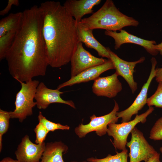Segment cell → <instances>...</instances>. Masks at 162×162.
<instances>
[{
	"label": "cell",
	"mask_w": 162,
	"mask_h": 162,
	"mask_svg": "<svg viewBox=\"0 0 162 162\" xmlns=\"http://www.w3.org/2000/svg\"><path fill=\"white\" fill-rule=\"evenodd\" d=\"M17 31L8 32L0 37V61L5 58L6 54L13 44Z\"/></svg>",
	"instance_id": "20"
},
{
	"label": "cell",
	"mask_w": 162,
	"mask_h": 162,
	"mask_svg": "<svg viewBox=\"0 0 162 162\" xmlns=\"http://www.w3.org/2000/svg\"><path fill=\"white\" fill-rule=\"evenodd\" d=\"M149 138L154 140H162V116L152 128Z\"/></svg>",
	"instance_id": "25"
},
{
	"label": "cell",
	"mask_w": 162,
	"mask_h": 162,
	"mask_svg": "<svg viewBox=\"0 0 162 162\" xmlns=\"http://www.w3.org/2000/svg\"><path fill=\"white\" fill-rule=\"evenodd\" d=\"M154 48L162 56V42L154 46Z\"/></svg>",
	"instance_id": "30"
},
{
	"label": "cell",
	"mask_w": 162,
	"mask_h": 162,
	"mask_svg": "<svg viewBox=\"0 0 162 162\" xmlns=\"http://www.w3.org/2000/svg\"><path fill=\"white\" fill-rule=\"evenodd\" d=\"M36 134L35 142L42 144L44 142L47 134L49 132L47 129L41 122H39L34 129Z\"/></svg>",
	"instance_id": "26"
},
{
	"label": "cell",
	"mask_w": 162,
	"mask_h": 162,
	"mask_svg": "<svg viewBox=\"0 0 162 162\" xmlns=\"http://www.w3.org/2000/svg\"><path fill=\"white\" fill-rule=\"evenodd\" d=\"M0 162H19L17 160H14L10 157L4 158Z\"/></svg>",
	"instance_id": "31"
},
{
	"label": "cell",
	"mask_w": 162,
	"mask_h": 162,
	"mask_svg": "<svg viewBox=\"0 0 162 162\" xmlns=\"http://www.w3.org/2000/svg\"><path fill=\"white\" fill-rule=\"evenodd\" d=\"M128 150H122L120 152H117L114 155L109 154L105 158L98 159L94 158H88L87 160L89 162H128Z\"/></svg>",
	"instance_id": "21"
},
{
	"label": "cell",
	"mask_w": 162,
	"mask_h": 162,
	"mask_svg": "<svg viewBox=\"0 0 162 162\" xmlns=\"http://www.w3.org/2000/svg\"><path fill=\"white\" fill-rule=\"evenodd\" d=\"M39 7L49 65L61 67L70 62L79 42L77 24L59 2L46 1Z\"/></svg>",
	"instance_id": "2"
},
{
	"label": "cell",
	"mask_w": 162,
	"mask_h": 162,
	"mask_svg": "<svg viewBox=\"0 0 162 162\" xmlns=\"http://www.w3.org/2000/svg\"><path fill=\"white\" fill-rule=\"evenodd\" d=\"M139 24L137 20L119 11L112 0H107L98 10L82 18L77 24L84 30L102 29L117 32L124 27H136Z\"/></svg>",
	"instance_id": "3"
},
{
	"label": "cell",
	"mask_w": 162,
	"mask_h": 162,
	"mask_svg": "<svg viewBox=\"0 0 162 162\" xmlns=\"http://www.w3.org/2000/svg\"><path fill=\"white\" fill-rule=\"evenodd\" d=\"M63 92L57 89L49 88L43 82H40L34 97L37 108L40 109H45L51 104L59 103L67 104L75 109L74 104L72 101L64 100L61 97V94Z\"/></svg>",
	"instance_id": "13"
},
{
	"label": "cell",
	"mask_w": 162,
	"mask_h": 162,
	"mask_svg": "<svg viewBox=\"0 0 162 162\" xmlns=\"http://www.w3.org/2000/svg\"><path fill=\"white\" fill-rule=\"evenodd\" d=\"M22 12V25L5 58L11 76L19 82H26L45 76L49 65L39 7L34 5Z\"/></svg>",
	"instance_id": "1"
},
{
	"label": "cell",
	"mask_w": 162,
	"mask_h": 162,
	"mask_svg": "<svg viewBox=\"0 0 162 162\" xmlns=\"http://www.w3.org/2000/svg\"><path fill=\"white\" fill-rule=\"evenodd\" d=\"M39 122L41 123L49 132L54 131L57 130H68L70 127L67 125H63L50 121L44 116L41 111H39L38 116Z\"/></svg>",
	"instance_id": "23"
},
{
	"label": "cell",
	"mask_w": 162,
	"mask_h": 162,
	"mask_svg": "<svg viewBox=\"0 0 162 162\" xmlns=\"http://www.w3.org/2000/svg\"><path fill=\"white\" fill-rule=\"evenodd\" d=\"M23 17V12L12 13L0 21V37L7 32L17 31L21 26Z\"/></svg>",
	"instance_id": "19"
},
{
	"label": "cell",
	"mask_w": 162,
	"mask_h": 162,
	"mask_svg": "<svg viewBox=\"0 0 162 162\" xmlns=\"http://www.w3.org/2000/svg\"><path fill=\"white\" fill-rule=\"evenodd\" d=\"M155 74L156 81L158 83L162 82V68H156Z\"/></svg>",
	"instance_id": "28"
},
{
	"label": "cell",
	"mask_w": 162,
	"mask_h": 162,
	"mask_svg": "<svg viewBox=\"0 0 162 162\" xmlns=\"http://www.w3.org/2000/svg\"><path fill=\"white\" fill-rule=\"evenodd\" d=\"M71 162H76V161H72ZM87 162L86 161H82V162Z\"/></svg>",
	"instance_id": "33"
},
{
	"label": "cell",
	"mask_w": 162,
	"mask_h": 162,
	"mask_svg": "<svg viewBox=\"0 0 162 162\" xmlns=\"http://www.w3.org/2000/svg\"><path fill=\"white\" fill-rule=\"evenodd\" d=\"M19 1L18 0H8L7 6L3 10L0 11V15L4 16L10 11L13 5L18 6Z\"/></svg>",
	"instance_id": "27"
},
{
	"label": "cell",
	"mask_w": 162,
	"mask_h": 162,
	"mask_svg": "<svg viewBox=\"0 0 162 162\" xmlns=\"http://www.w3.org/2000/svg\"><path fill=\"white\" fill-rule=\"evenodd\" d=\"M115 72L111 75L99 77L94 80L92 86L93 93L98 96L110 98L116 97L122 89V85Z\"/></svg>",
	"instance_id": "14"
},
{
	"label": "cell",
	"mask_w": 162,
	"mask_h": 162,
	"mask_svg": "<svg viewBox=\"0 0 162 162\" xmlns=\"http://www.w3.org/2000/svg\"><path fill=\"white\" fill-rule=\"evenodd\" d=\"M159 150L160 152L162 153V147L160 148Z\"/></svg>",
	"instance_id": "32"
},
{
	"label": "cell",
	"mask_w": 162,
	"mask_h": 162,
	"mask_svg": "<svg viewBox=\"0 0 162 162\" xmlns=\"http://www.w3.org/2000/svg\"><path fill=\"white\" fill-rule=\"evenodd\" d=\"M130 133V140L126 144L130 150V162H147L158 153L136 127L134 128Z\"/></svg>",
	"instance_id": "6"
},
{
	"label": "cell",
	"mask_w": 162,
	"mask_h": 162,
	"mask_svg": "<svg viewBox=\"0 0 162 162\" xmlns=\"http://www.w3.org/2000/svg\"><path fill=\"white\" fill-rule=\"evenodd\" d=\"M154 110L152 106H150L145 112L140 115L136 114L135 118L132 120L119 124L116 123L109 124L107 133L109 136L113 137V144L114 147L122 151L126 150L129 134L137 124L140 122L145 123L146 121L147 117Z\"/></svg>",
	"instance_id": "5"
},
{
	"label": "cell",
	"mask_w": 162,
	"mask_h": 162,
	"mask_svg": "<svg viewBox=\"0 0 162 162\" xmlns=\"http://www.w3.org/2000/svg\"><path fill=\"white\" fill-rule=\"evenodd\" d=\"M115 105L112 110L105 115L97 117L94 114L90 117V121L87 124L82 123L75 128V132L80 138L85 137L88 133L95 131L100 136L105 135L107 132L108 125L111 123H116L118 118L116 113L119 110L118 104L114 100Z\"/></svg>",
	"instance_id": "7"
},
{
	"label": "cell",
	"mask_w": 162,
	"mask_h": 162,
	"mask_svg": "<svg viewBox=\"0 0 162 162\" xmlns=\"http://www.w3.org/2000/svg\"><path fill=\"white\" fill-rule=\"evenodd\" d=\"M147 104L149 107L154 106L158 108H162V82L159 83L155 92L148 98Z\"/></svg>",
	"instance_id": "24"
},
{
	"label": "cell",
	"mask_w": 162,
	"mask_h": 162,
	"mask_svg": "<svg viewBox=\"0 0 162 162\" xmlns=\"http://www.w3.org/2000/svg\"><path fill=\"white\" fill-rule=\"evenodd\" d=\"M105 35L112 38L115 41L114 48L117 50L122 45L125 43H132L143 47L150 54L155 56L159 52L154 48V46L156 44V42L153 40H145L125 30L122 29L119 32L110 30H106Z\"/></svg>",
	"instance_id": "11"
},
{
	"label": "cell",
	"mask_w": 162,
	"mask_h": 162,
	"mask_svg": "<svg viewBox=\"0 0 162 162\" xmlns=\"http://www.w3.org/2000/svg\"><path fill=\"white\" fill-rule=\"evenodd\" d=\"M151 61L152 68L149 75L140 93L129 107L124 110L117 112L116 113L118 118H121L122 123L130 121L132 116L137 114L139 111L147 104L148 89L152 80L155 77L156 67L157 64V60L154 57H152Z\"/></svg>",
	"instance_id": "9"
},
{
	"label": "cell",
	"mask_w": 162,
	"mask_h": 162,
	"mask_svg": "<svg viewBox=\"0 0 162 162\" xmlns=\"http://www.w3.org/2000/svg\"><path fill=\"white\" fill-rule=\"evenodd\" d=\"M107 49L109 53L110 59L114 65L116 72L118 76H121L125 80L132 92L134 93L137 88V83L134 81L133 76L134 68L137 64L144 62L145 57H142L135 61H127L119 58L109 47H107Z\"/></svg>",
	"instance_id": "10"
},
{
	"label": "cell",
	"mask_w": 162,
	"mask_h": 162,
	"mask_svg": "<svg viewBox=\"0 0 162 162\" xmlns=\"http://www.w3.org/2000/svg\"><path fill=\"white\" fill-rule=\"evenodd\" d=\"M10 118V112L0 109V152L2 148V136L8 131Z\"/></svg>",
	"instance_id": "22"
},
{
	"label": "cell",
	"mask_w": 162,
	"mask_h": 162,
	"mask_svg": "<svg viewBox=\"0 0 162 162\" xmlns=\"http://www.w3.org/2000/svg\"><path fill=\"white\" fill-rule=\"evenodd\" d=\"M78 41L84 43L88 48L95 50L100 56L110 59L107 47L100 43L94 36L93 30H84L77 24Z\"/></svg>",
	"instance_id": "17"
},
{
	"label": "cell",
	"mask_w": 162,
	"mask_h": 162,
	"mask_svg": "<svg viewBox=\"0 0 162 162\" xmlns=\"http://www.w3.org/2000/svg\"><path fill=\"white\" fill-rule=\"evenodd\" d=\"M114 65L110 59L104 63L88 68L80 73L75 76L59 85L57 87L58 90L68 86L94 80L99 77L103 73L110 70L115 69Z\"/></svg>",
	"instance_id": "15"
},
{
	"label": "cell",
	"mask_w": 162,
	"mask_h": 162,
	"mask_svg": "<svg viewBox=\"0 0 162 162\" xmlns=\"http://www.w3.org/2000/svg\"><path fill=\"white\" fill-rule=\"evenodd\" d=\"M46 144H34L26 135L22 139L15 154L19 162H40L45 150Z\"/></svg>",
	"instance_id": "12"
},
{
	"label": "cell",
	"mask_w": 162,
	"mask_h": 162,
	"mask_svg": "<svg viewBox=\"0 0 162 162\" xmlns=\"http://www.w3.org/2000/svg\"><path fill=\"white\" fill-rule=\"evenodd\" d=\"M160 154L157 153L147 162H162L160 160Z\"/></svg>",
	"instance_id": "29"
},
{
	"label": "cell",
	"mask_w": 162,
	"mask_h": 162,
	"mask_svg": "<svg viewBox=\"0 0 162 162\" xmlns=\"http://www.w3.org/2000/svg\"><path fill=\"white\" fill-rule=\"evenodd\" d=\"M108 60L93 56L84 48L82 43L79 42L70 61L71 78L88 68L103 64Z\"/></svg>",
	"instance_id": "8"
},
{
	"label": "cell",
	"mask_w": 162,
	"mask_h": 162,
	"mask_svg": "<svg viewBox=\"0 0 162 162\" xmlns=\"http://www.w3.org/2000/svg\"><path fill=\"white\" fill-rule=\"evenodd\" d=\"M100 0H68L63 4L69 14L74 18L77 24L85 15L92 13L95 5L100 4Z\"/></svg>",
	"instance_id": "16"
},
{
	"label": "cell",
	"mask_w": 162,
	"mask_h": 162,
	"mask_svg": "<svg viewBox=\"0 0 162 162\" xmlns=\"http://www.w3.org/2000/svg\"><path fill=\"white\" fill-rule=\"evenodd\" d=\"M68 146L61 141L48 142L40 162H64L62 155L66 152Z\"/></svg>",
	"instance_id": "18"
},
{
	"label": "cell",
	"mask_w": 162,
	"mask_h": 162,
	"mask_svg": "<svg viewBox=\"0 0 162 162\" xmlns=\"http://www.w3.org/2000/svg\"><path fill=\"white\" fill-rule=\"evenodd\" d=\"M19 82L21 88L16 94L15 109L10 112V118H18L20 122H22L27 116L33 114V108L36 105L34 99L40 82L36 80Z\"/></svg>",
	"instance_id": "4"
}]
</instances>
